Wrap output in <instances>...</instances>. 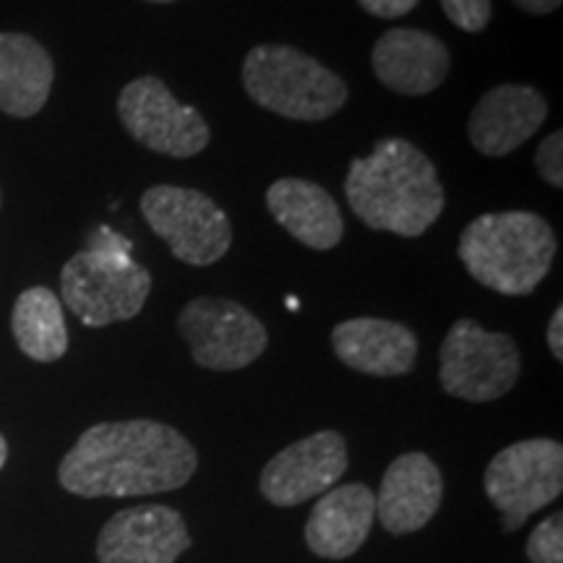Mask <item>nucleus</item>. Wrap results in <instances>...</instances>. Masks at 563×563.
<instances>
[{
  "instance_id": "f257e3e1",
  "label": "nucleus",
  "mask_w": 563,
  "mask_h": 563,
  "mask_svg": "<svg viewBox=\"0 0 563 563\" xmlns=\"http://www.w3.org/2000/svg\"><path fill=\"white\" fill-rule=\"evenodd\" d=\"M199 456L186 435L157 420L100 422L63 456L58 481L81 498H125L178 490Z\"/></svg>"
},
{
  "instance_id": "f03ea898",
  "label": "nucleus",
  "mask_w": 563,
  "mask_h": 563,
  "mask_svg": "<svg viewBox=\"0 0 563 563\" xmlns=\"http://www.w3.org/2000/svg\"><path fill=\"white\" fill-rule=\"evenodd\" d=\"M344 196L365 228L402 238H420L446 207L435 165L407 139H384L352 159Z\"/></svg>"
},
{
  "instance_id": "7ed1b4c3",
  "label": "nucleus",
  "mask_w": 563,
  "mask_h": 563,
  "mask_svg": "<svg viewBox=\"0 0 563 563\" xmlns=\"http://www.w3.org/2000/svg\"><path fill=\"white\" fill-rule=\"evenodd\" d=\"M555 232L534 211H496L475 217L462 230L460 253L464 269L493 292L522 298L532 295L551 272Z\"/></svg>"
},
{
  "instance_id": "20e7f679",
  "label": "nucleus",
  "mask_w": 563,
  "mask_h": 563,
  "mask_svg": "<svg viewBox=\"0 0 563 563\" xmlns=\"http://www.w3.org/2000/svg\"><path fill=\"white\" fill-rule=\"evenodd\" d=\"M243 89L258 108L290 121L321 123L347 104V84L290 45H258L245 55Z\"/></svg>"
},
{
  "instance_id": "39448f33",
  "label": "nucleus",
  "mask_w": 563,
  "mask_h": 563,
  "mask_svg": "<svg viewBox=\"0 0 563 563\" xmlns=\"http://www.w3.org/2000/svg\"><path fill=\"white\" fill-rule=\"evenodd\" d=\"M150 292V269L133 262L125 251L91 245L70 256L60 272L63 302L91 329L136 319Z\"/></svg>"
},
{
  "instance_id": "423d86ee",
  "label": "nucleus",
  "mask_w": 563,
  "mask_h": 563,
  "mask_svg": "<svg viewBox=\"0 0 563 563\" xmlns=\"http://www.w3.org/2000/svg\"><path fill=\"white\" fill-rule=\"evenodd\" d=\"M439 361L443 391L464 402L501 399L522 371L517 342L504 332H485L473 319H460L449 329Z\"/></svg>"
},
{
  "instance_id": "0eeeda50",
  "label": "nucleus",
  "mask_w": 563,
  "mask_h": 563,
  "mask_svg": "<svg viewBox=\"0 0 563 563\" xmlns=\"http://www.w3.org/2000/svg\"><path fill=\"white\" fill-rule=\"evenodd\" d=\"M141 214L178 262L211 266L228 256L232 224L220 203L196 188L152 186L141 196Z\"/></svg>"
},
{
  "instance_id": "6e6552de",
  "label": "nucleus",
  "mask_w": 563,
  "mask_h": 563,
  "mask_svg": "<svg viewBox=\"0 0 563 563\" xmlns=\"http://www.w3.org/2000/svg\"><path fill=\"white\" fill-rule=\"evenodd\" d=\"M490 504L504 514V530H519L563 490V446L553 439L511 443L493 456L483 477Z\"/></svg>"
},
{
  "instance_id": "1a4fd4ad",
  "label": "nucleus",
  "mask_w": 563,
  "mask_h": 563,
  "mask_svg": "<svg viewBox=\"0 0 563 563\" xmlns=\"http://www.w3.org/2000/svg\"><path fill=\"white\" fill-rule=\"evenodd\" d=\"M118 115L131 139L173 159H191L211 141L201 112L175 100L159 76H139L125 84L118 97Z\"/></svg>"
},
{
  "instance_id": "9d476101",
  "label": "nucleus",
  "mask_w": 563,
  "mask_h": 563,
  "mask_svg": "<svg viewBox=\"0 0 563 563\" xmlns=\"http://www.w3.org/2000/svg\"><path fill=\"white\" fill-rule=\"evenodd\" d=\"M178 334L209 371H241L264 355L269 334L249 308L230 298H194L178 316Z\"/></svg>"
},
{
  "instance_id": "9b49d317",
  "label": "nucleus",
  "mask_w": 563,
  "mask_h": 563,
  "mask_svg": "<svg viewBox=\"0 0 563 563\" xmlns=\"http://www.w3.org/2000/svg\"><path fill=\"white\" fill-rule=\"evenodd\" d=\"M347 443L336 431H319L290 443L262 470L258 488L274 506H298L332 490L347 473Z\"/></svg>"
},
{
  "instance_id": "f8f14e48",
  "label": "nucleus",
  "mask_w": 563,
  "mask_h": 563,
  "mask_svg": "<svg viewBox=\"0 0 563 563\" xmlns=\"http://www.w3.org/2000/svg\"><path fill=\"white\" fill-rule=\"evenodd\" d=\"M191 548L183 517L170 506L118 511L97 538L100 563H175Z\"/></svg>"
},
{
  "instance_id": "ddd939ff",
  "label": "nucleus",
  "mask_w": 563,
  "mask_h": 563,
  "mask_svg": "<svg viewBox=\"0 0 563 563\" xmlns=\"http://www.w3.org/2000/svg\"><path fill=\"white\" fill-rule=\"evenodd\" d=\"M548 118L543 91L527 84H498L485 91L470 115V144L483 157L501 159L527 144Z\"/></svg>"
},
{
  "instance_id": "4468645a",
  "label": "nucleus",
  "mask_w": 563,
  "mask_h": 563,
  "mask_svg": "<svg viewBox=\"0 0 563 563\" xmlns=\"http://www.w3.org/2000/svg\"><path fill=\"white\" fill-rule=\"evenodd\" d=\"M441 498L439 464L422 452H407L386 467L376 493V519L391 534L418 532L435 517Z\"/></svg>"
},
{
  "instance_id": "2eb2a0df",
  "label": "nucleus",
  "mask_w": 563,
  "mask_h": 563,
  "mask_svg": "<svg viewBox=\"0 0 563 563\" xmlns=\"http://www.w3.org/2000/svg\"><path fill=\"white\" fill-rule=\"evenodd\" d=\"M371 66L386 89L405 97H422L446 81L452 55L435 34L399 26L378 37Z\"/></svg>"
},
{
  "instance_id": "dca6fc26",
  "label": "nucleus",
  "mask_w": 563,
  "mask_h": 563,
  "mask_svg": "<svg viewBox=\"0 0 563 563\" xmlns=\"http://www.w3.org/2000/svg\"><path fill=\"white\" fill-rule=\"evenodd\" d=\"M336 357L365 376H405L418 361V336L405 323L389 319H350L332 332Z\"/></svg>"
},
{
  "instance_id": "f3484780",
  "label": "nucleus",
  "mask_w": 563,
  "mask_h": 563,
  "mask_svg": "<svg viewBox=\"0 0 563 563\" xmlns=\"http://www.w3.org/2000/svg\"><path fill=\"white\" fill-rule=\"evenodd\" d=\"M376 522V493L368 485L347 483L327 490L306 525V543L316 555L342 561L361 551Z\"/></svg>"
},
{
  "instance_id": "a211bd4d",
  "label": "nucleus",
  "mask_w": 563,
  "mask_h": 563,
  "mask_svg": "<svg viewBox=\"0 0 563 563\" xmlns=\"http://www.w3.org/2000/svg\"><path fill=\"white\" fill-rule=\"evenodd\" d=\"M272 217L295 241L313 251H332L344 238V220L334 196L319 183L302 178H279L266 191Z\"/></svg>"
},
{
  "instance_id": "6ab92c4d",
  "label": "nucleus",
  "mask_w": 563,
  "mask_h": 563,
  "mask_svg": "<svg viewBox=\"0 0 563 563\" xmlns=\"http://www.w3.org/2000/svg\"><path fill=\"white\" fill-rule=\"evenodd\" d=\"M55 81L53 58L30 34L0 32V110L32 118L47 104Z\"/></svg>"
},
{
  "instance_id": "aec40b11",
  "label": "nucleus",
  "mask_w": 563,
  "mask_h": 563,
  "mask_svg": "<svg viewBox=\"0 0 563 563\" xmlns=\"http://www.w3.org/2000/svg\"><path fill=\"white\" fill-rule=\"evenodd\" d=\"M11 332L19 350L37 363H55L68 350L66 316L58 295L47 287H30L16 298Z\"/></svg>"
},
{
  "instance_id": "412c9836",
  "label": "nucleus",
  "mask_w": 563,
  "mask_h": 563,
  "mask_svg": "<svg viewBox=\"0 0 563 563\" xmlns=\"http://www.w3.org/2000/svg\"><path fill=\"white\" fill-rule=\"evenodd\" d=\"M530 563H563V514L555 511L534 527L527 540Z\"/></svg>"
},
{
  "instance_id": "4be33fe9",
  "label": "nucleus",
  "mask_w": 563,
  "mask_h": 563,
  "mask_svg": "<svg viewBox=\"0 0 563 563\" xmlns=\"http://www.w3.org/2000/svg\"><path fill=\"white\" fill-rule=\"evenodd\" d=\"M441 9L454 26L470 34L483 32L493 16L490 0H441Z\"/></svg>"
},
{
  "instance_id": "5701e85b",
  "label": "nucleus",
  "mask_w": 563,
  "mask_h": 563,
  "mask_svg": "<svg viewBox=\"0 0 563 563\" xmlns=\"http://www.w3.org/2000/svg\"><path fill=\"white\" fill-rule=\"evenodd\" d=\"M534 167L548 186L563 188V133L553 131L551 136L540 141L534 152Z\"/></svg>"
},
{
  "instance_id": "b1692460",
  "label": "nucleus",
  "mask_w": 563,
  "mask_h": 563,
  "mask_svg": "<svg viewBox=\"0 0 563 563\" xmlns=\"http://www.w3.org/2000/svg\"><path fill=\"white\" fill-rule=\"evenodd\" d=\"M357 3H361V9L368 11L371 16L399 19V16H407L420 0H357Z\"/></svg>"
},
{
  "instance_id": "393cba45",
  "label": "nucleus",
  "mask_w": 563,
  "mask_h": 563,
  "mask_svg": "<svg viewBox=\"0 0 563 563\" xmlns=\"http://www.w3.org/2000/svg\"><path fill=\"white\" fill-rule=\"evenodd\" d=\"M548 347H551L555 361H563V308L553 311V319L548 323Z\"/></svg>"
},
{
  "instance_id": "a878e982",
  "label": "nucleus",
  "mask_w": 563,
  "mask_h": 563,
  "mask_svg": "<svg viewBox=\"0 0 563 563\" xmlns=\"http://www.w3.org/2000/svg\"><path fill=\"white\" fill-rule=\"evenodd\" d=\"M519 11L532 13V16H545V13H553L563 0H511Z\"/></svg>"
},
{
  "instance_id": "bb28decb",
  "label": "nucleus",
  "mask_w": 563,
  "mask_h": 563,
  "mask_svg": "<svg viewBox=\"0 0 563 563\" xmlns=\"http://www.w3.org/2000/svg\"><path fill=\"white\" fill-rule=\"evenodd\" d=\"M5 460H9V443H5L3 435H0V470L5 467Z\"/></svg>"
},
{
  "instance_id": "cd10ccee",
  "label": "nucleus",
  "mask_w": 563,
  "mask_h": 563,
  "mask_svg": "<svg viewBox=\"0 0 563 563\" xmlns=\"http://www.w3.org/2000/svg\"><path fill=\"white\" fill-rule=\"evenodd\" d=\"M150 3H175V0H150Z\"/></svg>"
}]
</instances>
